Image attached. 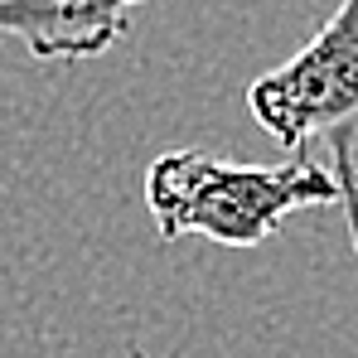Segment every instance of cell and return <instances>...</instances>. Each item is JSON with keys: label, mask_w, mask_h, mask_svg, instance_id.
I'll use <instances>...</instances> for the list:
<instances>
[{"label": "cell", "mask_w": 358, "mask_h": 358, "mask_svg": "<svg viewBox=\"0 0 358 358\" xmlns=\"http://www.w3.org/2000/svg\"><path fill=\"white\" fill-rule=\"evenodd\" d=\"M126 358H150V354H145L141 344H131V349H126Z\"/></svg>", "instance_id": "obj_4"}, {"label": "cell", "mask_w": 358, "mask_h": 358, "mask_svg": "<svg viewBox=\"0 0 358 358\" xmlns=\"http://www.w3.org/2000/svg\"><path fill=\"white\" fill-rule=\"evenodd\" d=\"M339 203V184L324 165L296 150L291 165H238L208 150H165L145 175V208L160 242L189 233L223 247H262L291 213Z\"/></svg>", "instance_id": "obj_1"}, {"label": "cell", "mask_w": 358, "mask_h": 358, "mask_svg": "<svg viewBox=\"0 0 358 358\" xmlns=\"http://www.w3.org/2000/svg\"><path fill=\"white\" fill-rule=\"evenodd\" d=\"M247 107L291 155L315 141L329 145V175L339 184V208L358 257V0H339L296 59L262 73L247 87Z\"/></svg>", "instance_id": "obj_2"}, {"label": "cell", "mask_w": 358, "mask_h": 358, "mask_svg": "<svg viewBox=\"0 0 358 358\" xmlns=\"http://www.w3.org/2000/svg\"><path fill=\"white\" fill-rule=\"evenodd\" d=\"M145 0H0V39L34 59H102Z\"/></svg>", "instance_id": "obj_3"}]
</instances>
